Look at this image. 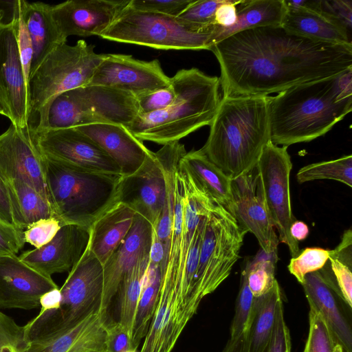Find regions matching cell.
Masks as SVG:
<instances>
[{
  "instance_id": "cell-45",
  "label": "cell",
  "mask_w": 352,
  "mask_h": 352,
  "mask_svg": "<svg viewBox=\"0 0 352 352\" xmlns=\"http://www.w3.org/2000/svg\"><path fill=\"white\" fill-rule=\"evenodd\" d=\"M175 98L171 86L155 89L135 96L138 114H146L164 109L169 107Z\"/></svg>"
},
{
  "instance_id": "cell-5",
  "label": "cell",
  "mask_w": 352,
  "mask_h": 352,
  "mask_svg": "<svg viewBox=\"0 0 352 352\" xmlns=\"http://www.w3.org/2000/svg\"><path fill=\"white\" fill-rule=\"evenodd\" d=\"M45 158L50 204L63 226L76 225L90 229L119 202L122 175L94 172Z\"/></svg>"
},
{
  "instance_id": "cell-48",
  "label": "cell",
  "mask_w": 352,
  "mask_h": 352,
  "mask_svg": "<svg viewBox=\"0 0 352 352\" xmlns=\"http://www.w3.org/2000/svg\"><path fill=\"white\" fill-rule=\"evenodd\" d=\"M315 8L334 19L351 32L352 1L316 0Z\"/></svg>"
},
{
  "instance_id": "cell-54",
  "label": "cell",
  "mask_w": 352,
  "mask_h": 352,
  "mask_svg": "<svg viewBox=\"0 0 352 352\" xmlns=\"http://www.w3.org/2000/svg\"><path fill=\"white\" fill-rule=\"evenodd\" d=\"M292 237L299 242L305 240L309 234V228L303 221L296 220L290 228Z\"/></svg>"
},
{
  "instance_id": "cell-35",
  "label": "cell",
  "mask_w": 352,
  "mask_h": 352,
  "mask_svg": "<svg viewBox=\"0 0 352 352\" xmlns=\"http://www.w3.org/2000/svg\"><path fill=\"white\" fill-rule=\"evenodd\" d=\"M309 314V330L304 352H352L314 307Z\"/></svg>"
},
{
  "instance_id": "cell-7",
  "label": "cell",
  "mask_w": 352,
  "mask_h": 352,
  "mask_svg": "<svg viewBox=\"0 0 352 352\" xmlns=\"http://www.w3.org/2000/svg\"><path fill=\"white\" fill-rule=\"evenodd\" d=\"M138 113L135 96L107 87L87 85L57 95L31 131L100 123L126 126Z\"/></svg>"
},
{
  "instance_id": "cell-56",
  "label": "cell",
  "mask_w": 352,
  "mask_h": 352,
  "mask_svg": "<svg viewBox=\"0 0 352 352\" xmlns=\"http://www.w3.org/2000/svg\"><path fill=\"white\" fill-rule=\"evenodd\" d=\"M0 114L6 116L7 118H9V114H8L7 110L6 109L1 98H0Z\"/></svg>"
},
{
  "instance_id": "cell-9",
  "label": "cell",
  "mask_w": 352,
  "mask_h": 352,
  "mask_svg": "<svg viewBox=\"0 0 352 352\" xmlns=\"http://www.w3.org/2000/svg\"><path fill=\"white\" fill-rule=\"evenodd\" d=\"M94 47L83 40L74 45L65 43L43 59L29 78L30 121L36 115L37 123L41 122L57 95L89 83L105 56L96 53Z\"/></svg>"
},
{
  "instance_id": "cell-13",
  "label": "cell",
  "mask_w": 352,
  "mask_h": 352,
  "mask_svg": "<svg viewBox=\"0 0 352 352\" xmlns=\"http://www.w3.org/2000/svg\"><path fill=\"white\" fill-rule=\"evenodd\" d=\"M32 133L45 157L94 172L121 175L110 156L77 127Z\"/></svg>"
},
{
  "instance_id": "cell-26",
  "label": "cell",
  "mask_w": 352,
  "mask_h": 352,
  "mask_svg": "<svg viewBox=\"0 0 352 352\" xmlns=\"http://www.w3.org/2000/svg\"><path fill=\"white\" fill-rule=\"evenodd\" d=\"M282 27L287 31L312 40L337 44H350L351 32L344 25L316 8L305 6L287 9Z\"/></svg>"
},
{
  "instance_id": "cell-8",
  "label": "cell",
  "mask_w": 352,
  "mask_h": 352,
  "mask_svg": "<svg viewBox=\"0 0 352 352\" xmlns=\"http://www.w3.org/2000/svg\"><path fill=\"white\" fill-rule=\"evenodd\" d=\"M216 25L201 27L169 15L127 6L100 37L164 50H210Z\"/></svg>"
},
{
  "instance_id": "cell-30",
  "label": "cell",
  "mask_w": 352,
  "mask_h": 352,
  "mask_svg": "<svg viewBox=\"0 0 352 352\" xmlns=\"http://www.w3.org/2000/svg\"><path fill=\"white\" fill-rule=\"evenodd\" d=\"M181 163L211 197L231 213L232 179L212 163L201 148L186 152Z\"/></svg>"
},
{
  "instance_id": "cell-38",
  "label": "cell",
  "mask_w": 352,
  "mask_h": 352,
  "mask_svg": "<svg viewBox=\"0 0 352 352\" xmlns=\"http://www.w3.org/2000/svg\"><path fill=\"white\" fill-rule=\"evenodd\" d=\"M329 256V250L321 248H307L292 257L288 270L302 284L306 274L320 270Z\"/></svg>"
},
{
  "instance_id": "cell-33",
  "label": "cell",
  "mask_w": 352,
  "mask_h": 352,
  "mask_svg": "<svg viewBox=\"0 0 352 352\" xmlns=\"http://www.w3.org/2000/svg\"><path fill=\"white\" fill-rule=\"evenodd\" d=\"M161 266L148 263L138 302L133 329L132 343L138 350L149 329L156 307L161 279Z\"/></svg>"
},
{
  "instance_id": "cell-52",
  "label": "cell",
  "mask_w": 352,
  "mask_h": 352,
  "mask_svg": "<svg viewBox=\"0 0 352 352\" xmlns=\"http://www.w3.org/2000/svg\"><path fill=\"white\" fill-rule=\"evenodd\" d=\"M61 294L58 287L45 293L40 298V311H54L58 309Z\"/></svg>"
},
{
  "instance_id": "cell-3",
  "label": "cell",
  "mask_w": 352,
  "mask_h": 352,
  "mask_svg": "<svg viewBox=\"0 0 352 352\" xmlns=\"http://www.w3.org/2000/svg\"><path fill=\"white\" fill-rule=\"evenodd\" d=\"M268 96L223 97L201 148L231 179L255 167L271 140Z\"/></svg>"
},
{
  "instance_id": "cell-11",
  "label": "cell",
  "mask_w": 352,
  "mask_h": 352,
  "mask_svg": "<svg viewBox=\"0 0 352 352\" xmlns=\"http://www.w3.org/2000/svg\"><path fill=\"white\" fill-rule=\"evenodd\" d=\"M260 176L263 197L278 241L285 244L292 257L300 252L298 242L290 234L296 220L292 212L289 176L292 169L287 146H278L271 140L264 146L256 164Z\"/></svg>"
},
{
  "instance_id": "cell-22",
  "label": "cell",
  "mask_w": 352,
  "mask_h": 352,
  "mask_svg": "<svg viewBox=\"0 0 352 352\" xmlns=\"http://www.w3.org/2000/svg\"><path fill=\"white\" fill-rule=\"evenodd\" d=\"M77 128L110 156L119 166L122 177L135 173L151 151L120 124L100 123Z\"/></svg>"
},
{
  "instance_id": "cell-36",
  "label": "cell",
  "mask_w": 352,
  "mask_h": 352,
  "mask_svg": "<svg viewBox=\"0 0 352 352\" xmlns=\"http://www.w3.org/2000/svg\"><path fill=\"white\" fill-rule=\"evenodd\" d=\"M277 252L267 254L261 251L252 261L246 262L248 286L254 296L268 292L274 285Z\"/></svg>"
},
{
  "instance_id": "cell-58",
  "label": "cell",
  "mask_w": 352,
  "mask_h": 352,
  "mask_svg": "<svg viewBox=\"0 0 352 352\" xmlns=\"http://www.w3.org/2000/svg\"><path fill=\"white\" fill-rule=\"evenodd\" d=\"M127 352H138V350H131V351H129Z\"/></svg>"
},
{
  "instance_id": "cell-24",
  "label": "cell",
  "mask_w": 352,
  "mask_h": 352,
  "mask_svg": "<svg viewBox=\"0 0 352 352\" xmlns=\"http://www.w3.org/2000/svg\"><path fill=\"white\" fill-rule=\"evenodd\" d=\"M105 318L93 312L74 326L43 340L25 344L22 352H105Z\"/></svg>"
},
{
  "instance_id": "cell-23",
  "label": "cell",
  "mask_w": 352,
  "mask_h": 352,
  "mask_svg": "<svg viewBox=\"0 0 352 352\" xmlns=\"http://www.w3.org/2000/svg\"><path fill=\"white\" fill-rule=\"evenodd\" d=\"M302 285L309 305L352 351V309L318 271L305 275Z\"/></svg>"
},
{
  "instance_id": "cell-17",
  "label": "cell",
  "mask_w": 352,
  "mask_h": 352,
  "mask_svg": "<svg viewBox=\"0 0 352 352\" xmlns=\"http://www.w3.org/2000/svg\"><path fill=\"white\" fill-rule=\"evenodd\" d=\"M130 0H69L50 6L61 36H100L116 21Z\"/></svg>"
},
{
  "instance_id": "cell-43",
  "label": "cell",
  "mask_w": 352,
  "mask_h": 352,
  "mask_svg": "<svg viewBox=\"0 0 352 352\" xmlns=\"http://www.w3.org/2000/svg\"><path fill=\"white\" fill-rule=\"evenodd\" d=\"M12 17L15 21L16 36L19 50L25 80L28 85L33 56V47L26 25L22 17L17 0L14 1Z\"/></svg>"
},
{
  "instance_id": "cell-55",
  "label": "cell",
  "mask_w": 352,
  "mask_h": 352,
  "mask_svg": "<svg viewBox=\"0 0 352 352\" xmlns=\"http://www.w3.org/2000/svg\"><path fill=\"white\" fill-rule=\"evenodd\" d=\"M221 352H243V338H230Z\"/></svg>"
},
{
  "instance_id": "cell-50",
  "label": "cell",
  "mask_w": 352,
  "mask_h": 352,
  "mask_svg": "<svg viewBox=\"0 0 352 352\" xmlns=\"http://www.w3.org/2000/svg\"><path fill=\"white\" fill-rule=\"evenodd\" d=\"M240 1L222 0L217 7L214 19V25L222 28L232 26L236 21V5Z\"/></svg>"
},
{
  "instance_id": "cell-12",
  "label": "cell",
  "mask_w": 352,
  "mask_h": 352,
  "mask_svg": "<svg viewBox=\"0 0 352 352\" xmlns=\"http://www.w3.org/2000/svg\"><path fill=\"white\" fill-rule=\"evenodd\" d=\"M0 177L27 183L50 204L45 158L28 128L11 124L0 135Z\"/></svg>"
},
{
  "instance_id": "cell-46",
  "label": "cell",
  "mask_w": 352,
  "mask_h": 352,
  "mask_svg": "<svg viewBox=\"0 0 352 352\" xmlns=\"http://www.w3.org/2000/svg\"><path fill=\"white\" fill-rule=\"evenodd\" d=\"M105 352H127L134 349L132 338L118 321L108 320L104 326Z\"/></svg>"
},
{
  "instance_id": "cell-10",
  "label": "cell",
  "mask_w": 352,
  "mask_h": 352,
  "mask_svg": "<svg viewBox=\"0 0 352 352\" xmlns=\"http://www.w3.org/2000/svg\"><path fill=\"white\" fill-rule=\"evenodd\" d=\"M247 232L227 209L214 201L207 216L195 276L199 305L228 277Z\"/></svg>"
},
{
  "instance_id": "cell-34",
  "label": "cell",
  "mask_w": 352,
  "mask_h": 352,
  "mask_svg": "<svg viewBox=\"0 0 352 352\" xmlns=\"http://www.w3.org/2000/svg\"><path fill=\"white\" fill-rule=\"evenodd\" d=\"M296 179L300 184L318 179H333L352 187V155L303 166L298 171Z\"/></svg>"
},
{
  "instance_id": "cell-37",
  "label": "cell",
  "mask_w": 352,
  "mask_h": 352,
  "mask_svg": "<svg viewBox=\"0 0 352 352\" xmlns=\"http://www.w3.org/2000/svg\"><path fill=\"white\" fill-rule=\"evenodd\" d=\"M352 263L342 261L329 254L324 265L318 272L323 278L352 307Z\"/></svg>"
},
{
  "instance_id": "cell-4",
  "label": "cell",
  "mask_w": 352,
  "mask_h": 352,
  "mask_svg": "<svg viewBox=\"0 0 352 352\" xmlns=\"http://www.w3.org/2000/svg\"><path fill=\"white\" fill-rule=\"evenodd\" d=\"M175 98L167 108L138 114L126 126L141 141L158 144L179 142L197 129L210 125L219 103V78L197 68L182 69L170 78Z\"/></svg>"
},
{
  "instance_id": "cell-21",
  "label": "cell",
  "mask_w": 352,
  "mask_h": 352,
  "mask_svg": "<svg viewBox=\"0 0 352 352\" xmlns=\"http://www.w3.org/2000/svg\"><path fill=\"white\" fill-rule=\"evenodd\" d=\"M89 229L65 225L45 245L23 252L19 258L41 274L52 275L69 272L87 248Z\"/></svg>"
},
{
  "instance_id": "cell-1",
  "label": "cell",
  "mask_w": 352,
  "mask_h": 352,
  "mask_svg": "<svg viewBox=\"0 0 352 352\" xmlns=\"http://www.w3.org/2000/svg\"><path fill=\"white\" fill-rule=\"evenodd\" d=\"M210 50L220 65L223 97L267 96L352 69V43L315 41L282 26L239 32Z\"/></svg>"
},
{
  "instance_id": "cell-15",
  "label": "cell",
  "mask_w": 352,
  "mask_h": 352,
  "mask_svg": "<svg viewBox=\"0 0 352 352\" xmlns=\"http://www.w3.org/2000/svg\"><path fill=\"white\" fill-rule=\"evenodd\" d=\"M231 188V214L243 228L255 236L263 251L277 252L278 237L267 208L256 166L232 179Z\"/></svg>"
},
{
  "instance_id": "cell-29",
  "label": "cell",
  "mask_w": 352,
  "mask_h": 352,
  "mask_svg": "<svg viewBox=\"0 0 352 352\" xmlns=\"http://www.w3.org/2000/svg\"><path fill=\"white\" fill-rule=\"evenodd\" d=\"M237 19L232 26L216 25L213 45L239 32L250 29L282 26L287 12L285 0L240 1L236 5Z\"/></svg>"
},
{
  "instance_id": "cell-28",
  "label": "cell",
  "mask_w": 352,
  "mask_h": 352,
  "mask_svg": "<svg viewBox=\"0 0 352 352\" xmlns=\"http://www.w3.org/2000/svg\"><path fill=\"white\" fill-rule=\"evenodd\" d=\"M283 302L276 280L267 293L254 296L243 332V352H263L272 333L279 305Z\"/></svg>"
},
{
  "instance_id": "cell-27",
  "label": "cell",
  "mask_w": 352,
  "mask_h": 352,
  "mask_svg": "<svg viewBox=\"0 0 352 352\" xmlns=\"http://www.w3.org/2000/svg\"><path fill=\"white\" fill-rule=\"evenodd\" d=\"M17 3L32 43L31 75L54 48L67 41L61 36L52 19L50 5L24 0H17Z\"/></svg>"
},
{
  "instance_id": "cell-20",
  "label": "cell",
  "mask_w": 352,
  "mask_h": 352,
  "mask_svg": "<svg viewBox=\"0 0 352 352\" xmlns=\"http://www.w3.org/2000/svg\"><path fill=\"white\" fill-rule=\"evenodd\" d=\"M153 227L135 213L127 235L103 265V292L99 312L109 319V310L125 274L142 255L150 252Z\"/></svg>"
},
{
  "instance_id": "cell-39",
  "label": "cell",
  "mask_w": 352,
  "mask_h": 352,
  "mask_svg": "<svg viewBox=\"0 0 352 352\" xmlns=\"http://www.w3.org/2000/svg\"><path fill=\"white\" fill-rule=\"evenodd\" d=\"M254 296L248 286L247 269L241 272V285L236 301L235 313L230 327V338L243 336L251 311Z\"/></svg>"
},
{
  "instance_id": "cell-32",
  "label": "cell",
  "mask_w": 352,
  "mask_h": 352,
  "mask_svg": "<svg viewBox=\"0 0 352 352\" xmlns=\"http://www.w3.org/2000/svg\"><path fill=\"white\" fill-rule=\"evenodd\" d=\"M149 263V252L140 257L125 274L115 297L118 300V322L133 336L135 311L144 275Z\"/></svg>"
},
{
  "instance_id": "cell-44",
  "label": "cell",
  "mask_w": 352,
  "mask_h": 352,
  "mask_svg": "<svg viewBox=\"0 0 352 352\" xmlns=\"http://www.w3.org/2000/svg\"><path fill=\"white\" fill-rule=\"evenodd\" d=\"M194 0H130L129 6L138 11L177 17Z\"/></svg>"
},
{
  "instance_id": "cell-57",
  "label": "cell",
  "mask_w": 352,
  "mask_h": 352,
  "mask_svg": "<svg viewBox=\"0 0 352 352\" xmlns=\"http://www.w3.org/2000/svg\"><path fill=\"white\" fill-rule=\"evenodd\" d=\"M2 16H3V13H2V12L0 10V23H1Z\"/></svg>"
},
{
  "instance_id": "cell-42",
  "label": "cell",
  "mask_w": 352,
  "mask_h": 352,
  "mask_svg": "<svg viewBox=\"0 0 352 352\" xmlns=\"http://www.w3.org/2000/svg\"><path fill=\"white\" fill-rule=\"evenodd\" d=\"M62 224L55 217L41 219L30 224L24 230L25 243L41 248L48 243L62 227Z\"/></svg>"
},
{
  "instance_id": "cell-6",
  "label": "cell",
  "mask_w": 352,
  "mask_h": 352,
  "mask_svg": "<svg viewBox=\"0 0 352 352\" xmlns=\"http://www.w3.org/2000/svg\"><path fill=\"white\" fill-rule=\"evenodd\" d=\"M69 272L60 288L58 309L40 311L23 326L25 344L52 337L99 311L103 292V265L88 245Z\"/></svg>"
},
{
  "instance_id": "cell-18",
  "label": "cell",
  "mask_w": 352,
  "mask_h": 352,
  "mask_svg": "<svg viewBox=\"0 0 352 352\" xmlns=\"http://www.w3.org/2000/svg\"><path fill=\"white\" fill-rule=\"evenodd\" d=\"M166 195L164 170L157 152L151 151L135 173L120 181L119 202L129 206L152 227L161 215Z\"/></svg>"
},
{
  "instance_id": "cell-16",
  "label": "cell",
  "mask_w": 352,
  "mask_h": 352,
  "mask_svg": "<svg viewBox=\"0 0 352 352\" xmlns=\"http://www.w3.org/2000/svg\"><path fill=\"white\" fill-rule=\"evenodd\" d=\"M0 98L11 124L29 129L28 85L19 50L13 17L0 23Z\"/></svg>"
},
{
  "instance_id": "cell-25",
  "label": "cell",
  "mask_w": 352,
  "mask_h": 352,
  "mask_svg": "<svg viewBox=\"0 0 352 352\" xmlns=\"http://www.w3.org/2000/svg\"><path fill=\"white\" fill-rule=\"evenodd\" d=\"M135 215L132 208L118 202L90 228L88 247L102 265L127 235Z\"/></svg>"
},
{
  "instance_id": "cell-2",
  "label": "cell",
  "mask_w": 352,
  "mask_h": 352,
  "mask_svg": "<svg viewBox=\"0 0 352 352\" xmlns=\"http://www.w3.org/2000/svg\"><path fill=\"white\" fill-rule=\"evenodd\" d=\"M352 110V69L271 96V141L287 146L329 132Z\"/></svg>"
},
{
  "instance_id": "cell-19",
  "label": "cell",
  "mask_w": 352,
  "mask_h": 352,
  "mask_svg": "<svg viewBox=\"0 0 352 352\" xmlns=\"http://www.w3.org/2000/svg\"><path fill=\"white\" fill-rule=\"evenodd\" d=\"M57 287L52 277L32 268L16 255L0 256V309H36L41 297Z\"/></svg>"
},
{
  "instance_id": "cell-47",
  "label": "cell",
  "mask_w": 352,
  "mask_h": 352,
  "mask_svg": "<svg viewBox=\"0 0 352 352\" xmlns=\"http://www.w3.org/2000/svg\"><path fill=\"white\" fill-rule=\"evenodd\" d=\"M263 352H292L290 333L284 318L283 302L278 306L271 338Z\"/></svg>"
},
{
  "instance_id": "cell-14",
  "label": "cell",
  "mask_w": 352,
  "mask_h": 352,
  "mask_svg": "<svg viewBox=\"0 0 352 352\" xmlns=\"http://www.w3.org/2000/svg\"><path fill=\"white\" fill-rule=\"evenodd\" d=\"M87 85L102 86L134 96L170 86L158 60H140L131 55L108 54Z\"/></svg>"
},
{
  "instance_id": "cell-49",
  "label": "cell",
  "mask_w": 352,
  "mask_h": 352,
  "mask_svg": "<svg viewBox=\"0 0 352 352\" xmlns=\"http://www.w3.org/2000/svg\"><path fill=\"white\" fill-rule=\"evenodd\" d=\"M23 232L0 221V256L19 253L25 243Z\"/></svg>"
},
{
  "instance_id": "cell-51",
  "label": "cell",
  "mask_w": 352,
  "mask_h": 352,
  "mask_svg": "<svg viewBox=\"0 0 352 352\" xmlns=\"http://www.w3.org/2000/svg\"><path fill=\"white\" fill-rule=\"evenodd\" d=\"M0 221L16 227L10 194L6 182L0 177Z\"/></svg>"
},
{
  "instance_id": "cell-53",
  "label": "cell",
  "mask_w": 352,
  "mask_h": 352,
  "mask_svg": "<svg viewBox=\"0 0 352 352\" xmlns=\"http://www.w3.org/2000/svg\"><path fill=\"white\" fill-rule=\"evenodd\" d=\"M165 245L153 235L152 243L149 252V262L161 266L164 260Z\"/></svg>"
},
{
  "instance_id": "cell-41",
  "label": "cell",
  "mask_w": 352,
  "mask_h": 352,
  "mask_svg": "<svg viewBox=\"0 0 352 352\" xmlns=\"http://www.w3.org/2000/svg\"><path fill=\"white\" fill-rule=\"evenodd\" d=\"M222 0H194L177 17L201 27L214 25L216 10Z\"/></svg>"
},
{
  "instance_id": "cell-40",
  "label": "cell",
  "mask_w": 352,
  "mask_h": 352,
  "mask_svg": "<svg viewBox=\"0 0 352 352\" xmlns=\"http://www.w3.org/2000/svg\"><path fill=\"white\" fill-rule=\"evenodd\" d=\"M25 345L24 327L0 311V352H22Z\"/></svg>"
},
{
  "instance_id": "cell-31",
  "label": "cell",
  "mask_w": 352,
  "mask_h": 352,
  "mask_svg": "<svg viewBox=\"0 0 352 352\" xmlns=\"http://www.w3.org/2000/svg\"><path fill=\"white\" fill-rule=\"evenodd\" d=\"M6 183L17 228L25 230L36 221L54 217L48 201L27 183L17 179Z\"/></svg>"
}]
</instances>
